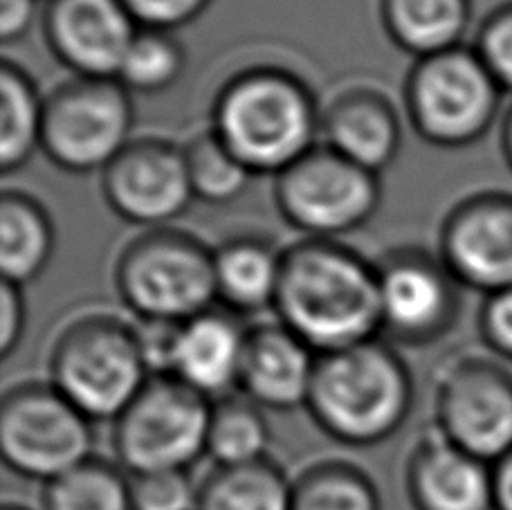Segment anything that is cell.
I'll return each mask as SVG.
<instances>
[{
	"mask_svg": "<svg viewBox=\"0 0 512 510\" xmlns=\"http://www.w3.org/2000/svg\"><path fill=\"white\" fill-rule=\"evenodd\" d=\"M504 95L474 48L461 45L416 59L405 81V111L425 142L463 149L492 129Z\"/></svg>",
	"mask_w": 512,
	"mask_h": 510,
	"instance_id": "obj_6",
	"label": "cell"
},
{
	"mask_svg": "<svg viewBox=\"0 0 512 510\" xmlns=\"http://www.w3.org/2000/svg\"><path fill=\"white\" fill-rule=\"evenodd\" d=\"M434 430L495 466L512 450V373L479 355L447 362L436 382Z\"/></svg>",
	"mask_w": 512,
	"mask_h": 510,
	"instance_id": "obj_11",
	"label": "cell"
},
{
	"mask_svg": "<svg viewBox=\"0 0 512 510\" xmlns=\"http://www.w3.org/2000/svg\"><path fill=\"white\" fill-rule=\"evenodd\" d=\"M131 477L133 510H196L198 486L187 470L146 472Z\"/></svg>",
	"mask_w": 512,
	"mask_h": 510,
	"instance_id": "obj_30",
	"label": "cell"
},
{
	"mask_svg": "<svg viewBox=\"0 0 512 510\" xmlns=\"http://www.w3.org/2000/svg\"><path fill=\"white\" fill-rule=\"evenodd\" d=\"M151 378L137 326L117 315H79L52 344L50 385L93 423L117 421Z\"/></svg>",
	"mask_w": 512,
	"mask_h": 510,
	"instance_id": "obj_4",
	"label": "cell"
},
{
	"mask_svg": "<svg viewBox=\"0 0 512 510\" xmlns=\"http://www.w3.org/2000/svg\"><path fill=\"white\" fill-rule=\"evenodd\" d=\"M283 252L254 236H241L214 250L216 293L234 315L274 308L279 293Z\"/></svg>",
	"mask_w": 512,
	"mask_h": 510,
	"instance_id": "obj_20",
	"label": "cell"
},
{
	"mask_svg": "<svg viewBox=\"0 0 512 510\" xmlns=\"http://www.w3.org/2000/svg\"><path fill=\"white\" fill-rule=\"evenodd\" d=\"M495 479V510H512V450L492 466Z\"/></svg>",
	"mask_w": 512,
	"mask_h": 510,
	"instance_id": "obj_36",
	"label": "cell"
},
{
	"mask_svg": "<svg viewBox=\"0 0 512 510\" xmlns=\"http://www.w3.org/2000/svg\"><path fill=\"white\" fill-rule=\"evenodd\" d=\"M248 331L230 311H207L178 324L167 376L207 400H223L239 389Z\"/></svg>",
	"mask_w": 512,
	"mask_h": 510,
	"instance_id": "obj_16",
	"label": "cell"
},
{
	"mask_svg": "<svg viewBox=\"0 0 512 510\" xmlns=\"http://www.w3.org/2000/svg\"><path fill=\"white\" fill-rule=\"evenodd\" d=\"M274 203L306 239L335 241L367 225L382 203L380 176L326 144L274 178Z\"/></svg>",
	"mask_w": 512,
	"mask_h": 510,
	"instance_id": "obj_7",
	"label": "cell"
},
{
	"mask_svg": "<svg viewBox=\"0 0 512 510\" xmlns=\"http://www.w3.org/2000/svg\"><path fill=\"white\" fill-rule=\"evenodd\" d=\"M48 48L84 79H117L140 25L122 0H54L43 21Z\"/></svg>",
	"mask_w": 512,
	"mask_h": 510,
	"instance_id": "obj_15",
	"label": "cell"
},
{
	"mask_svg": "<svg viewBox=\"0 0 512 510\" xmlns=\"http://www.w3.org/2000/svg\"><path fill=\"white\" fill-rule=\"evenodd\" d=\"M292 510H382L367 472L342 461L310 466L292 486Z\"/></svg>",
	"mask_w": 512,
	"mask_h": 510,
	"instance_id": "obj_27",
	"label": "cell"
},
{
	"mask_svg": "<svg viewBox=\"0 0 512 510\" xmlns=\"http://www.w3.org/2000/svg\"><path fill=\"white\" fill-rule=\"evenodd\" d=\"M324 144L355 165L380 173L393 165L402 147L400 115L376 88L353 86L337 93L322 111Z\"/></svg>",
	"mask_w": 512,
	"mask_h": 510,
	"instance_id": "obj_19",
	"label": "cell"
},
{
	"mask_svg": "<svg viewBox=\"0 0 512 510\" xmlns=\"http://www.w3.org/2000/svg\"><path fill=\"white\" fill-rule=\"evenodd\" d=\"M115 288L140 322H189L218 302L214 250L173 227L146 230L117 259Z\"/></svg>",
	"mask_w": 512,
	"mask_h": 510,
	"instance_id": "obj_5",
	"label": "cell"
},
{
	"mask_svg": "<svg viewBox=\"0 0 512 510\" xmlns=\"http://www.w3.org/2000/svg\"><path fill=\"white\" fill-rule=\"evenodd\" d=\"M472 48L501 90L512 93V9H504L483 23Z\"/></svg>",
	"mask_w": 512,
	"mask_h": 510,
	"instance_id": "obj_31",
	"label": "cell"
},
{
	"mask_svg": "<svg viewBox=\"0 0 512 510\" xmlns=\"http://www.w3.org/2000/svg\"><path fill=\"white\" fill-rule=\"evenodd\" d=\"M501 153H504L508 167L512 169V104L508 106L504 126H501Z\"/></svg>",
	"mask_w": 512,
	"mask_h": 510,
	"instance_id": "obj_37",
	"label": "cell"
},
{
	"mask_svg": "<svg viewBox=\"0 0 512 510\" xmlns=\"http://www.w3.org/2000/svg\"><path fill=\"white\" fill-rule=\"evenodd\" d=\"M25 299L23 288L7 284L0 286V355L9 358L25 331Z\"/></svg>",
	"mask_w": 512,
	"mask_h": 510,
	"instance_id": "obj_34",
	"label": "cell"
},
{
	"mask_svg": "<svg viewBox=\"0 0 512 510\" xmlns=\"http://www.w3.org/2000/svg\"><path fill=\"white\" fill-rule=\"evenodd\" d=\"M182 156L194 198L205 205L232 203L245 194L254 178V173L225 147L212 129L194 135L182 147Z\"/></svg>",
	"mask_w": 512,
	"mask_h": 510,
	"instance_id": "obj_28",
	"label": "cell"
},
{
	"mask_svg": "<svg viewBox=\"0 0 512 510\" xmlns=\"http://www.w3.org/2000/svg\"><path fill=\"white\" fill-rule=\"evenodd\" d=\"M277 322L317 355L382 335L378 268L346 245L304 239L283 252Z\"/></svg>",
	"mask_w": 512,
	"mask_h": 510,
	"instance_id": "obj_1",
	"label": "cell"
},
{
	"mask_svg": "<svg viewBox=\"0 0 512 510\" xmlns=\"http://www.w3.org/2000/svg\"><path fill=\"white\" fill-rule=\"evenodd\" d=\"M3 510H23V508H18V506H5Z\"/></svg>",
	"mask_w": 512,
	"mask_h": 510,
	"instance_id": "obj_38",
	"label": "cell"
},
{
	"mask_svg": "<svg viewBox=\"0 0 512 510\" xmlns=\"http://www.w3.org/2000/svg\"><path fill=\"white\" fill-rule=\"evenodd\" d=\"M45 99L23 66H0V169L21 171L41 151Z\"/></svg>",
	"mask_w": 512,
	"mask_h": 510,
	"instance_id": "obj_23",
	"label": "cell"
},
{
	"mask_svg": "<svg viewBox=\"0 0 512 510\" xmlns=\"http://www.w3.org/2000/svg\"><path fill=\"white\" fill-rule=\"evenodd\" d=\"M272 432L263 409L248 398L227 396L212 405L207 454L216 468L250 466L268 459Z\"/></svg>",
	"mask_w": 512,
	"mask_h": 510,
	"instance_id": "obj_25",
	"label": "cell"
},
{
	"mask_svg": "<svg viewBox=\"0 0 512 510\" xmlns=\"http://www.w3.org/2000/svg\"><path fill=\"white\" fill-rule=\"evenodd\" d=\"M93 421L52 385H18L0 403V452L9 470L50 484L93 459Z\"/></svg>",
	"mask_w": 512,
	"mask_h": 510,
	"instance_id": "obj_10",
	"label": "cell"
},
{
	"mask_svg": "<svg viewBox=\"0 0 512 510\" xmlns=\"http://www.w3.org/2000/svg\"><path fill=\"white\" fill-rule=\"evenodd\" d=\"M382 23L391 41L416 59L461 48L468 32V0H384Z\"/></svg>",
	"mask_w": 512,
	"mask_h": 510,
	"instance_id": "obj_22",
	"label": "cell"
},
{
	"mask_svg": "<svg viewBox=\"0 0 512 510\" xmlns=\"http://www.w3.org/2000/svg\"><path fill=\"white\" fill-rule=\"evenodd\" d=\"M477 324L488 351L499 360L512 362V288L483 297Z\"/></svg>",
	"mask_w": 512,
	"mask_h": 510,
	"instance_id": "obj_33",
	"label": "cell"
},
{
	"mask_svg": "<svg viewBox=\"0 0 512 510\" xmlns=\"http://www.w3.org/2000/svg\"><path fill=\"white\" fill-rule=\"evenodd\" d=\"M414 407L409 367L387 342L371 340L317 358L308 414L351 448H373L407 423Z\"/></svg>",
	"mask_w": 512,
	"mask_h": 510,
	"instance_id": "obj_3",
	"label": "cell"
},
{
	"mask_svg": "<svg viewBox=\"0 0 512 510\" xmlns=\"http://www.w3.org/2000/svg\"><path fill=\"white\" fill-rule=\"evenodd\" d=\"M36 16V0H0V39L14 43L30 32Z\"/></svg>",
	"mask_w": 512,
	"mask_h": 510,
	"instance_id": "obj_35",
	"label": "cell"
},
{
	"mask_svg": "<svg viewBox=\"0 0 512 510\" xmlns=\"http://www.w3.org/2000/svg\"><path fill=\"white\" fill-rule=\"evenodd\" d=\"M319 355L279 322L248 331L239 389L261 409L295 412L308 405Z\"/></svg>",
	"mask_w": 512,
	"mask_h": 510,
	"instance_id": "obj_18",
	"label": "cell"
},
{
	"mask_svg": "<svg viewBox=\"0 0 512 510\" xmlns=\"http://www.w3.org/2000/svg\"><path fill=\"white\" fill-rule=\"evenodd\" d=\"M414 510H495L492 466L443 439L434 427L407 461Z\"/></svg>",
	"mask_w": 512,
	"mask_h": 510,
	"instance_id": "obj_17",
	"label": "cell"
},
{
	"mask_svg": "<svg viewBox=\"0 0 512 510\" xmlns=\"http://www.w3.org/2000/svg\"><path fill=\"white\" fill-rule=\"evenodd\" d=\"M438 257L483 297L512 288V194L483 191L454 205L438 234Z\"/></svg>",
	"mask_w": 512,
	"mask_h": 510,
	"instance_id": "obj_14",
	"label": "cell"
},
{
	"mask_svg": "<svg viewBox=\"0 0 512 510\" xmlns=\"http://www.w3.org/2000/svg\"><path fill=\"white\" fill-rule=\"evenodd\" d=\"M108 207L126 223L160 230L194 203L185 156L176 144L133 140L102 173Z\"/></svg>",
	"mask_w": 512,
	"mask_h": 510,
	"instance_id": "obj_13",
	"label": "cell"
},
{
	"mask_svg": "<svg viewBox=\"0 0 512 510\" xmlns=\"http://www.w3.org/2000/svg\"><path fill=\"white\" fill-rule=\"evenodd\" d=\"M212 400L171 376H153L115 421L113 448L128 475L187 470L207 454Z\"/></svg>",
	"mask_w": 512,
	"mask_h": 510,
	"instance_id": "obj_8",
	"label": "cell"
},
{
	"mask_svg": "<svg viewBox=\"0 0 512 510\" xmlns=\"http://www.w3.org/2000/svg\"><path fill=\"white\" fill-rule=\"evenodd\" d=\"M142 30L173 32L200 16L209 0H122Z\"/></svg>",
	"mask_w": 512,
	"mask_h": 510,
	"instance_id": "obj_32",
	"label": "cell"
},
{
	"mask_svg": "<svg viewBox=\"0 0 512 510\" xmlns=\"http://www.w3.org/2000/svg\"><path fill=\"white\" fill-rule=\"evenodd\" d=\"M212 131L254 176H274L317 147L322 111L299 77L250 68L218 90Z\"/></svg>",
	"mask_w": 512,
	"mask_h": 510,
	"instance_id": "obj_2",
	"label": "cell"
},
{
	"mask_svg": "<svg viewBox=\"0 0 512 510\" xmlns=\"http://www.w3.org/2000/svg\"><path fill=\"white\" fill-rule=\"evenodd\" d=\"M185 66V48L176 36L160 30H140L128 48L117 81L131 95H158L178 84Z\"/></svg>",
	"mask_w": 512,
	"mask_h": 510,
	"instance_id": "obj_29",
	"label": "cell"
},
{
	"mask_svg": "<svg viewBox=\"0 0 512 510\" xmlns=\"http://www.w3.org/2000/svg\"><path fill=\"white\" fill-rule=\"evenodd\" d=\"M382 335L402 346L434 344L459 320L461 284L438 254L398 248L376 263Z\"/></svg>",
	"mask_w": 512,
	"mask_h": 510,
	"instance_id": "obj_12",
	"label": "cell"
},
{
	"mask_svg": "<svg viewBox=\"0 0 512 510\" xmlns=\"http://www.w3.org/2000/svg\"><path fill=\"white\" fill-rule=\"evenodd\" d=\"M133 126V95L120 81L72 77L45 97L41 151L68 173H104L133 142Z\"/></svg>",
	"mask_w": 512,
	"mask_h": 510,
	"instance_id": "obj_9",
	"label": "cell"
},
{
	"mask_svg": "<svg viewBox=\"0 0 512 510\" xmlns=\"http://www.w3.org/2000/svg\"><path fill=\"white\" fill-rule=\"evenodd\" d=\"M43 510H133L131 477L93 457L45 484Z\"/></svg>",
	"mask_w": 512,
	"mask_h": 510,
	"instance_id": "obj_26",
	"label": "cell"
},
{
	"mask_svg": "<svg viewBox=\"0 0 512 510\" xmlns=\"http://www.w3.org/2000/svg\"><path fill=\"white\" fill-rule=\"evenodd\" d=\"M52 218L39 200L23 191H5L0 198V270L3 281L27 286L50 266L54 254Z\"/></svg>",
	"mask_w": 512,
	"mask_h": 510,
	"instance_id": "obj_21",
	"label": "cell"
},
{
	"mask_svg": "<svg viewBox=\"0 0 512 510\" xmlns=\"http://www.w3.org/2000/svg\"><path fill=\"white\" fill-rule=\"evenodd\" d=\"M292 486L277 463L214 468L200 481L196 510H292Z\"/></svg>",
	"mask_w": 512,
	"mask_h": 510,
	"instance_id": "obj_24",
	"label": "cell"
}]
</instances>
